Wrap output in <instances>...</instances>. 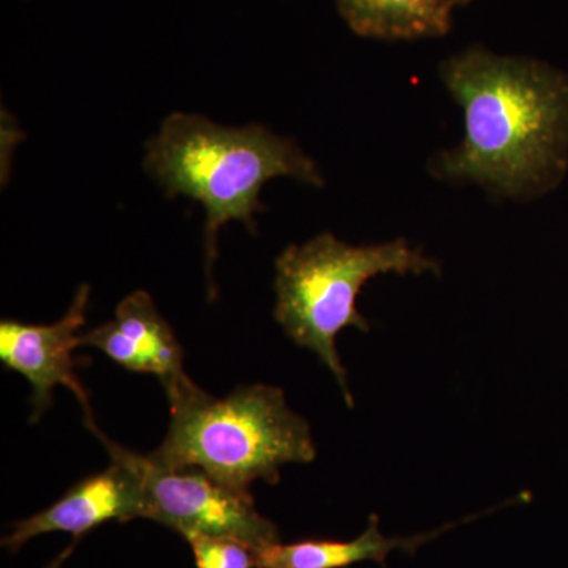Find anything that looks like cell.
I'll use <instances>...</instances> for the list:
<instances>
[{
	"label": "cell",
	"mask_w": 568,
	"mask_h": 568,
	"mask_svg": "<svg viewBox=\"0 0 568 568\" xmlns=\"http://www.w3.org/2000/svg\"><path fill=\"white\" fill-rule=\"evenodd\" d=\"M439 77L462 108L465 134L436 153L429 173L514 201L558 189L568 173L567 73L474 47L440 63Z\"/></svg>",
	"instance_id": "cell-1"
},
{
	"label": "cell",
	"mask_w": 568,
	"mask_h": 568,
	"mask_svg": "<svg viewBox=\"0 0 568 568\" xmlns=\"http://www.w3.org/2000/svg\"><path fill=\"white\" fill-rule=\"evenodd\" d=\"M145 173L168 197L186 196L205 211L204 256L209 297H215L212 268L219 231L241 222L256 234L263 212L261 192L276 178L324 186V175L312 156L290 138L267 126H226L200 114L173 112L145 144Z\"/></svg>",
	"instance_id": "cell-2"
},
{
	"label": "cell",
	"mask_w": 568,
	"mask_h": 568,
	"mask_svg": "<svg viewBox=\"0 0 568 568\" xmlns=\"http://www.w3.org/2000/svg\"><path fill=\"white\" fill-rule=\"evenodd\" d=\"M168 399L170 429L149 454L166 469L197 467L226 487L250 491L256 480L278 484L284 465L316 458L312 428L282 388L253 384L215 398L192 381Z\"/></svg>",
	"instance_id": "cell-3"
},
{
	"label": "cell",
	"mask_w": 568,
	"mask_h": 568,
	"mask_svg": "<svg viewBox=\"0 0 568 568\" xmlns=\"http://www.w3.org/2000/svg\"><path fill=\"white\" fill-rule=\"evenodd\" d=\"M384 274L437 275L440 264L406 239L355 246L328 233L287 246L275 261L276 323L327 366L349 407L354 396L336 336L347 327L369 332L357 298L369 280Z\"/></svg>",
	"instance_id": "cell-4"
},
{
	"label": "cell",
	"mask_w": 568,
	"mask_h": 568,
	"mask_svg": "<svg viewBox=\"0 0 568 568\" xmlns=\"http://www.w3.org/2000/svg\"><path fill=\"white\" fill-rule=\"evenodd\" d=\"M144 493V518L192 537L235 540L257 551L278 544V529L254 506L250 491L220 484L197 467L166 469L149 455L122 447Z\"/></svg>",
	"instance_id": "cell-5"
},
{
	"label": "cell",
	"mask_w": 568,
	"mask_h": 568,
	"mask_svg": "<svg viewBox=\"0 0 568 568\" xmlns=\"http://www.w3.org/2000/svg\"><path fill=\"white\" fill-rule=\"evenodd\" d=\"M91 287L82 284L70 308L54 324H24L3 320L0 323V361L6 368L24 376L31 384L32 417L37 422L52 403L58 386L70 388L84 410V424H92L93 414L88 392L74 373L81 358L73 353L81 346V328L88 321Z\"/></svg>",
	"instance_id": "cell-6"
},
{
	"label": "cell",
	"mask_w": 568,
	"mask_h": 568,
	"mask_svg": "<svg viewBox=\"0 0 568 568\" xmlns=\"http://www.w3.org/2000/svg\"><path fill=\"white\" fill-rule=\"evenodd\" d=\"M89 429L102 440L111 457L103 473L82 478L51 507L13 525L2 545L18 551L41 534L67 532L80 538L108 521H130L144 518V493L136 470L123 457L122 446L112 443L97 428Z\"/></svg>",
	"instance_id": "cell-7"
},
{
	"label": "cell",
	"mask_w": 568,
	"mask_h": 568,
	"mask_svg": "<svg viewBox=\"0 0 568 568\" xmlns=\"http://www.w3.org/2000/svg\"><path fill=\"white\" fill-rule=\"evenodd\" d=\"M81 346L102 351L129 372L155 376L166 395L192 383L173 327L145 291L126 295L115 308L114 320L81 335Z\"/></svg>",
	"instance_id": "cell-8"
},
{
	"label": "cell",
	"mask_w": 568,
	"mask_h": 568,
	"mask_svg": "<svg viewBox=\"0 0 568 568\" xmlns=\"http://www.w3.org/2000/svg\"><path fill=\"white\" fill-rule=\"evenodd\" d=\"M437 532L413 538L386 537L376 515L357 538L349 541L306 540L274 544L254 551V568H345L365 560L384 562L395 549L413 551Z\"/></svg>",
	"instance_id": "cell-9"
},
{
	"label": "cell",
	"mask_w": 568,
	"mask_h": 568,
	"mask_svg": "<svg viewBox=\"0 0 568 568\" xmlns=\"http://www.w3.org/2000/svg\"><path fill=\"white\" fill-rule=\"evenodd\" d=\"M351 31L366 39H437L450 31L448 0H335Z\"/></svg>",
	"instance_id": "cell-10"
},
{
	"label": "cell",
	"mask_w": 568,
	"mask_h": 568,
	"mask_svg": "<svg viewBox=\"0 0 568 568\" xmlns=\"http://www.w3.org/2000/svg\"><path fill=\"white\" fill-rule=\"evenodd\" d=\"M196 568H254L253 549L227 538L192 537Z\"/></svg>",
	"instance_id": "cell-11"
},
{
	"label": "cell",
	"mask_w": 568,
	"mask_h": 568,
	"mask_svg": "<svg viewBox=\"0 0 568 568\" xmlns=\"http://www.w3.org/2000/svg\"><path fill=\"white\" fill-rule=\"evenodd\" d=\"M77 541H78V538H77V540H74V544L71 545V547L67 548L65 551L61 552V555H59L58 558L52 560L50 566H48L47 568H62L63 562H65L67 558H69V556L71 555V551H73V548H74V545H77Z\"/></svg>",
	"instance_id": "cell-12"
},
{
	"label": "cell",
	"mask_w": 568,
	"mask_h": 568,
	"mask_svg": "<svg viewBox=\"0 0 568 568\" xmlns=\"http://www.w3.org/2000/svg\"><path fill=\"white\" fill-rule=\"evenodd\" d=\"M467 2H470V0H455V7L465 6Z\"/></svg>",
	"instance_id": "cell-13"
},
{
	"label": "cell",
	"mask_w": 568,
	"mask_h": 568,
	"mask_svg": "<svg viewBox=\"0 0 568 568\" xmlns=\"http://www.w3.org/2000/svg\"><path fill=\"white\" fill-rule=\"evenodd\" d=\"M448 2H450V6L455 9V0H448Z\"/></svg>",
	"instance_id": "cell-14"
}]
</instances>
